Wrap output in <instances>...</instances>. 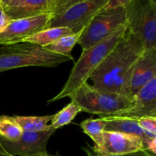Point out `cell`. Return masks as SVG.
Masks as SVG:
<instances>
[{"label": "cell", "instance_id": "1", "mask_svg": "<svg viewBox=\"0 0 156 156\" xmlns=\"http://www.w3.org/2000/svg\"><path fill=\"white\" fill-rule=\"evenodd\" d=\"M145 50L141 37L126 28L123 37L90 76L92 86L100 91L116 93L131 99V78Z\"/></svg>", "mask_w": 156, "mask_h": 156}, {"label": "cell", "instance_id": "2", "mask_svg": "<svg viewBox=\"0 0 156 156\" xmlns=\"http://www.w3.org/2000/svg\"><path fill=\"white\" fill-rule=\"evenodd\" d=\"M126 28L127 27L120 29L105 41L94 46L88 51L82 53L77 62H75L74 66L70 72L69 76L63 88L59 94L49 100L47 104L53 103L68 97L79 87L87 82L94 70L123 37Z\"/></svg>", "mask_w": 156, "mask_h": 156}, {"label": "cell", "instance_id": "3", "mask_svg": "<svg viewBox=\"0 0 156 156\" xmlns=\"http://www.w3.org/2000/svg\"><path fill=\"white\" fill-rule=\"evenodd\" d=\"M73 59L29 43L5 45L0 47V73L23 67H56Z\"/></svg>", "mask_w": 156, "mask_h": 156}, {"label": "cell", "instance_id": "4", "mask_svg": "<svg viewBox=\"0 0 156 156\" xmlns=\"http://www.w3.org/2000/svg\"><path fill=\"white\" fill-rule=\"evenodd\" d=\"M82 111L97 114L100 117H116L133 106V99L121 94L108 93L94 88L88 82L68 96Z\"/></svg>", "mask_w": 156, "mask_h": 156}, {"label": "cell", "instance_id": "5", "mask_svg": "<svg viewBox=\"0 0 156 156\" xmlns=\"http://www.w3.org/2000/svg\"><path fill=\"white\" fill-rule=\"evenodd\" d=\"M125 27H127L125 6L109 8L105 5L82 30L78 41L82 53L88 51Z\"/></svg>", "mask_w": 156, "mask_h": 156}, {"label": "cell", "instance_id": "6", "mask_svg": "<svg viewBox=\"0 0 156 156\" xmlns=\"http://www.w3.org/2000/svg\"><path fill=\"white\" fill-rule=\"evenodd\" d=\"M127 28L141 37L145 48H156V1L128 0L125 5Z\"/></svg>", "mask_w": 156, "mask_h": 156}, {"label": "cell", "instance_id": "7", "mask_svg": "<svg viewBox=\"0 0 156 156\" xmlns=\"http://www.w3.org/2000/svg\"><path fill=\"white\" fill-rule=\"evenodd\" d=\"M108 2V0H78L60 13L53 15L47 28L67 27L73 34L79 33L105 7Z\"/></svg>", "mask_w": 156, "mask_h": 156}, {"label": "cell", "instance_id": "8", "mask_svg": "<svg viewBox=\"0 0 156 156\" xmlns=\"http://www.w3.org/2000/svg\"><path fill=\"white\" fill-rule=\"evenodd\" d=\"M78 0H2L1 5L12 20L46 14L56 15Z\"/></svg>", "mask_w": 156, "mask_h": 156}, {"label": "cell", "instance_id": "9", "mask_svg": "<svg viewBox=\"0 0 156 156\" xmlns=\"http://www.w3.org/2000/svg\"><path fill=\"white\" fill-rule=\"evenodd\" d=\"M53 128L42 132H23L16 142H9L0 137L2 150L12 156H38L47 154V144L55 133Z\"/></svg>", "mask_w": 156, "mask_h": 156}, {"label": "cell", "instance_id": "10", "mask_svg": "<svg viewBox=\"0 0 156 156\" xmlns=\"http://www.w3.org/2000/svg\"><path fill=\"white\" fill-rule=\"evenodd\" d=\"M53 16L52 14H46L12 20L5 29L0 33V45L18 44L37 32L47 29Z\"/></svg>", "mask_w": 156, "mask_h": 156}, {"label": "cell", "instance_id": "11", "mask_svg": "<svg viewBox=\"0 0 156 156\" xmlns=\"http://www.w3.org/2000/svg\"><path fill=\"white\" fill-rule=\"evenodd\" d=\"M91 149L100 156H111L143 150L144 145L143 140L136 136L120 132L104 131L101 145L98 148L91 147Z\"/></svg>", "mask_w": 156, "mask_h": 156}, {"label": "cell", "instance_id": "12", "mask_svg": "<svg viewBox=\"0 0 156 156\" xmlns=\"http://www.w3.org/2000/svg\"><path fill=\"white\" fill-rule=\"evenodd\" d=\"M133 106L116 116L133 120L143 117H156V77L143 87L133 97Z\"/></svg>", "mask_w": 156, "mask_h": 156}, {"label": "cell", "instance_id": "13", "mask_svg": "<svg viewBox=\"0 0 156 156\" xmlns=\"http://www.w3.org/2000/svg\"><path fill=\"white\" fill-rule=\"evenodd\" d=\"M156 77V48L145 50L139 59L129 85V97H133L153 78Z\"/></svg>", "mask_w": 156, "mask_h": 156}, {"label": "cell", "instance_id": "14", "mask_svg": "<svg viewBox=\"0 0 156 156\" xmlns=\"http://www.w3.org/2000/svg\"><path fill=\"white\" fill-rule=\"evenodd\" d=\"M107 118L108 119L109 122L105 127V131L120 132L140 137L143 141L144 149L151 140L156 138V136L148 133L141 129L139 126L137 120L117 117H111Z\"/></svg>", "mask_w": 156, "mask_h": 156}, {"label": "cell", "instance_id": "15", "mask_svg": "<svg viewBox=\"0 0 156 156\" xmlns=\"http://www.w3.org/2000/svg\"><path fill=\"white\" fill-rule=\"evenodd\" d=\"M69 34H73V33L70 29L67 27L47 28L23 40L21 43H29V44L45 47L46 46L50 45L62 37Z\"/></svg>", "mask_w": 156, "mask_h": 156}, {"label": "cell", "instance_id": "16", "mask_svg": "<svg viewBox=\"0 0 156 156\" xmlns=\"http://www.w3.org/2000/svg\"><path fill=\"white\" fill-rule=\"evenodd\" d=\"M53 115L47 116H14L13 118L18 123L23 132H42L50 129L49 122Z\"/></svg>", "mask_w": 156, "mask_h": 156}, {"label": "cell", "instance_id": "17", "mask_svg": "<svg viewBox=\"0 0 156 156\" xmlns=\"http://www.w3.org/2000/svg\"><path fill=\"white\" fill-rule=\"evenodd\" d=\"M108 119L107 117H99L98 119L88 118L80 123L83 132L88 136L94 143V148H98L103 141V133L108 125Z\"/></svg>", "mask_w": 156, "mask_h": 156}, {"label": "cell", "instance_id": "18", "mask_svg": "<svg viewBox=\"0 0 156 156\" xmlns=\"http://www.w3.org/2000/svg\"><path fill=\"white\" fill-rule=\"evenodd\" d=\"M23 130L13 117L0 116V137L9 142H16L21 137Z\"/></svg>", "mask_w": 156, "mask_h": 156}, {"label": "cell", "instance_id": "19", "mask_svg": "<svg viewBox=\"0 0 156 156\" xmlns=\"http://www.w3.org/2000/svg\"><path fill=\"white\" fill-rule=\"evenodd\" d=\"M79 112H82L80 107L75 102L71 101L61 111L53 114L50 121V126L55 130L71 123Z\"/></svg>", "mask_w": 156, "mask_h": 156}, {"label": "cell", "instance_id": "20", "mask_svg": "<svg viewBox=\"0 0 156 156\" xmlns=\"http://www.w3.org/2000/svg\"><path fill=\"white\" fill-rule=\"evenodd\" d=\"M82 30H81L77 34H73L62 37L55 42L52 43L50 45L46 46L45 48L50 50V51L57 53V54L62 55V56H72V50H73L75 45L78 44V41H79V37L82 34Z\"/></svg>", "mask_w": 156, "mask_h": 156}, {"label": "cell", "instance_id": "21", "mask_svg": "<svg viewBox=\"0 0 156 156\" xmlns=\"http://www.w3.org/2000/svg\"><path fill=\"white\" fill-rule=\"evenodd\" d=\"M139 126L145 132L156 136V117H143L137 120Z\"/></svg>", "mask_w": 156, "mask_h": 156}, {"label": "cell", "instance_id": "22", "mask_svg": "<svg viewBox=\"0 0 156 156\" xmlns=\"http://www.w3.org/2000/svg\"><path fill=\"white\" fill-rule=\"evenodd\" d=\"M85 151V152L87 153V155L89 156H100L97 155L96 153H94L93 152V150L91 149V146H88L86 148H82ZM111 156H156L152 155L151 153H149V152H147L145 149H143V150L137 151V152H132V153H128V154H124V155H111Z\"/></svg>", "mask_w": 156, "mask_h": 156}, {"label": "cell", "instance_id": "23", "mask_svg": "<svg viewBox=\"0 0 156 156\" xmlns=\"http://www.w3.org/2000/svg\"><path fill=\"white\" fill-rule=\"evenodd\" d=\"M12 21V20L6 15L2 5H0V33L5 29V27L9 25V24Z\"/></svg>", "mask_w": 156, "mask_h": 156}, {"label": "cell", "instance_id": "24", "mask_svg": "<svg viewBox=\"0 0 156 156\" xmlns=\"http://www.w3.org/2000/svg\"><path fill=\"white\" fill-rule=\"evenodd\" d=\"M0 156H12V155H8L7 153H5V152H3L2 150H0Z\"/></svg>", "mask_w": 156, "mask_h": 156}, {"label": "cell", "instance_id": "25", "mask_svg": "<svg viewBox=\"0 0 156 156\" xmlns=\"http://www.w3.org/2000/svg\"><path fill=\"white\" fill-rule=\"evenodd\" d=\"M38 156H59V155H58V154H56V155H49L48 153H47V154H44V155H41Z\"/></svg>", "mask_w": 156, "mask_h": 156}, {"label": "cell", "instance_id": "26", "mask_svg": "<svg viewBox=\"0 0 156 156\" xmlns=\"http://www.w3.org/2000/svg\"><path fill=\"white\" fill-rule=\"evenodd\" d=\"M1 2H2V0H0V5H1Z\"/></svg>", "mask_w": 156, "mask_h": 156}, {"label": "cell", "instance_id": "27", "mask_svg": "<svg viewBox=\"0 0 156 156\" xmlns=\"http://www.w3.org/2000/svg\"><path fill=\"white\" fill-rule=\"evenodd\" d=\"M88 156H89V155H88Z\"/></svg>", "mask_w": 156, "mask_h": 156}]
</instances>
